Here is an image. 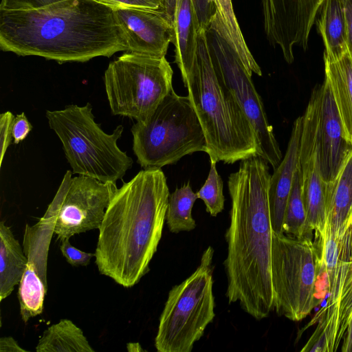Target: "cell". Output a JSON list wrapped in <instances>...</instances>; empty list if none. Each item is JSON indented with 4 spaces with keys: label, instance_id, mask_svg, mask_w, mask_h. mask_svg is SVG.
<instances>
[{
    "label": "cell",
    "instance_id": "1",
    "mask_svg": "<svg viewBox=\"0 0 352 352\" xmlns=\"http://www.w3.org/2000/svg\"><path fill=\"white\" fill-rule=\"evenodd\" d=\"M269 164L254 156L241 161L230 175V226L224 261L229 303L256 320L274 310L271 257L273 229L268 201Z\"/></svg>",
    "mask_w": 352,
    "mask_h": 352
},
{
    "label": "cell",
    "instance_id": "2",
    "mask_svg": "<svg viewBox=\"0 0 352 352\" xmlns=\"http://www.w3.org/2000/svg\"><path fill=\"white\" fill-rule=\"evenodd\" d=\"M0 48L59 63L127 51L113 10L92 0H63L29 10H0Z\"/></svg>",
    "mask_w": 352,
    "mask_h": 352
},
{
    "label": "cell",
    "instance_id": "3",
    "mask_svg": "<svg viewBox=\"0 0 352 352\" xmlns=\"http://www.w3.org/2000/svg\"><path fill=\"white\" fill-rule=\"evenodd\" d=\"M169 196L161 168L143 169L117 188L98 228L95 263L101 274L129 288L148 273Z\"/></svg>",
    "mask_w": 352,
    "mask_h": 352
},
{
    "label": "cell",
    "instance_id": "4",
    "mask_svg": "<svg viewBox=\"0 0 352 352\" xmlns=\"http://www.w3.org/2000/svg\"><path fill=\"white\" fill-rule=\"evenodd\" d=\"M182 80L202 126L210 160L230 164L260 156V143L252 124L217 78L205 30L199 34L194 67Z\"/></svg>",
    "mask_w": 352,
    "mask_h": 352
},
{
    "label": "cell",
    "instance_id": "5",
    "mask_svg": "<svg viewBox=\"0 0 352 352\" xmlns=\"http://www.w3.org/2000/svg\"><path fill=\"white\" fill-rule=\"evenodd\" d=\"M49 126L60 140L72 173L116 184L133 165V160L118 146L123 133L118 125L111 134L95 122L92 106L69 104L46 111Z\"/></svg>",
    "mask_w": 352,
    "mask_h": 352
},
{
    "label": "cell",
    "instance_id": "6",
    "mask_svg": "<svg viewBox=\"0 0 352 352\" xmlns=\"http://www.w3.org/2000/svg\"><path fill=\"white\" fill-rule=\"evenodd\" d=\"M131 131L133 150L143 169L161 168L187 155L207 153L204 133L188 96H179L173 89Z\"/></svg>",
    "mask_w": 352,
    "mask_h": 352
},
{
    "label": "cell",
    "instance_id": "7",
    "mask_svg": "<svg viewBox=\"0 0 352 352\" xmlns=\"http://www.w3.org/2000/svg\"><path fill=\"white\" fill-rule=\"evenodd\" d=\"M213 254L214 250L209 246L196 270L170 290L155 338L158 352H190L212 322Z\"/></svg>",
    "mask_w": 352,
    "mask_h": 352
},
{
    "label": "cell",
    "instance_id": "8",
    "mask_svg": "<svg viewBox=\"0 0 352 352\" xmlns=\"http://www.w3.org/2000/svg\"><path fill=\"white\" fill-rule=\"evenodd\" d=\"M173 75L165 56L123 54L109 64L104 75L111 113L145 120L173 89Z\"/></svg>",
    "mask_w": 352,
    "mask_h": 352
},
{
    "label": "cell",
    "instance_id": "9",
    "mask_svg": "<svg viewBox=\"0 0 352 352\" xmlns=\"http://www.w3.org/2000/svg\"><path fill=\"white\" fill-rule=\"evenodd\" d=\"M320 271L317 247L307 236L296 239L273 232L271 257L274 310L300 321L316 307Z\"/></svg>",
    "mask_w": 352,
    "mask_h": 352
},
{
    "label": "cell",
    "instance_id": "10",
    "mask_svg": "<svg viewBox=\"0 0 352 352\" xmlns=\"http://www.w3.org/2000/svg\"><path fill=\"white\" fill-rule=\"evenodd\" d=\"M209 52L217 78L233 94L248 118L260 143V157L275 169L282 153L270 124L261 96L234 49L218 12L206 31Z\"/></svg>",
    "mask_w": 352,
    "mask_h": 352
},
{
    "label": "cell",
    "instance_id": "11",
    "mask_svg": "<svg viewBox=\"0 0 352 352\" xmlns=\"http://www.w3.org/2000/svg\"><path fill=\"white\" fill-rule=\"evenodd\" d=\"M72 174L67 170L47 211L54 216L53 232L60 241L98 229L117 189L116 184Z\"/></svg>",
    "mask_w": 352,
    "mask_h": 352
},
{
    "label": "cell",
    "instance_id": "12",
    "mask_svg": "<svg viewBox=\"0 0 352 352\" xmlns=\"http://www.w3.org/2000/svg\"><path fill=\"white\" fill-rule=\"evenodd\" d=\"M263 29L270 45L292 63L294 49L308 47L311 30L324 0H261Z\"/></svg>",
    "mask_w": 352,
    "mask_h": 352
},
{
    "label": "cell",
    "instance_id": "13",
    "mask_svg": "<svg viewBox=\"0 0 352 352\" xmlns=\"http://www.w3.org/2000/svg\"><path fill=\"white\" fill-rule=\"evenodd\" d=\"M303 116L299 167L302 192L310 233L315 231L321 238L326 223V185L321 174L317 145L318 93L313 90Z\"/></svg>",
    "mask_w": 352,
    "mask_h": 352
},
{
    "label": "cell",
    "instance_id": "14",
    "mask_svg": "<svg viewBox=\"0 0 352 352\" xmlns=\"http://www.w3.org/2000/svg\"><path fill=\"white\" fill-rule=\"evenodd\" d=\"M317 93L318 160L323 179L329 182L335 179L352 151V141L348 137L327 79L317 86Z\"/></svg>",
    "mask_w": 352,
    "mask_h": 352
},
{
    "label": "cell",
    "instance_id": "15",
    "mask_svg": "<svg viewBox=\"0 0 352 352\" xmlns=\"http://www.w3.org/2000/svg\"><path fill=\"white\" fill-rule=\"evenodd\" d=\"M125 37L127 52L156 57L166 54L172 41V22L161 10L113 9Z\"/></svg>",
    "mask_w": 352,
    "mask_h": 352
},
{
    "label": "cell",
    "instance_id": "16",
    "mask_svg": "<svg viewBox=\"0 0 352 352\" xmlns=\"http://www.w3.org/2000/svg\"><path fill=\"white\" fill-rule=\"evenodd\" d=\"M303 116L294 122L286 153L278 166L271 175L268 201L273 231L282 232L283 222L287 200L292 189L294 175L298 165Z\"/></svg>",
    "mask_w": 352,
    "mask_h": 352
},
{
    "label": "cell",
    "instance_id": "17",
    "mask_svg": "<svg viewBox=\"0 0 352 352\" xmlns=\"http://www.w3.org/2000/svg\"><path fill=\"white\" fill-rule=\"evenodd\" d=\"M326 183L325 230L340 239L352 228V151L335 179Z\"/></svg>",
    "mask_w": 352,
    "mask_h": 352
},
{
    "label": "cell",
    "instance_id": "18",
    "mask_svg": "<svg viewBox=\"0 0 352 352\" xmlns=\"http://www.w3.org/2000/svg\"><path fill=\"white\" fill-rule=\"evenodd\" d=\"M352 318V259L336 309L319 323L301 351H336Z\"/></svg>",
    "mask_w": 352,
    "mask_h": 352
},
{
    "label": "cell",
    "instance_id": "19",
    "mask_svg": "<svg viewBox=\"0 0 352 352\" xmlns=\"http://www.w3.org/2000/svg\"><path fill=\"white\" fill-rule=\"evenodd\" d=\"M172 27L175 63L184 80L195 63L201 30L191 0L177 1Z\"/></svg>",
    "mask_w": 352,
    "mask_h": 352
},
{
    "label": "cell",
    "instance_id": "20",
    "mask_svg": "<svg viewBox=\"0 0 352 352\" xmlns=\"http://www.w3.org/2000/svg\"><path fill=\"white\" fill-rule=\"evenodd\" d=\"M315 24L323 45V60L337 59L348 52L347 22L344 0H324Z\"/></svg>",
    "mask_w": 352,
    "mask_h": 352
},
{
    "label": "cell",
    "instance_id": "21",
    "mask_svg": "<svg viewBox=\"0 0 352 352\" xmlns=\"http://www.w3.org/2000/svg\"><path fill=\"white\" fill-rule=\"evenodd\" d=\"M328 81L349 138L352 141V58L348 52L334 60H324Z\"/></svg>",
    "mask_w": 352,
    "mask_h": 352
},
{
    "label": "cell",
    "instance_id": "22",
    "mask_svg": "<svg viewBox=\"0 0 352 352\" xmlns=\"http://www.w3.org/2000/svg\"><path fill=\"white\" fill-rule=\"evenodd\" d=\"M28 258L4 221L0 223V300L8 297L19 283Z\"/></svg>",
    "mask_w": 352,
    "mask_h": 352
},
{
    "label": "cell",
    "instance_id": "23",
    "mask_svg": "<svg viewBox=\"0 0 352 352\" xmlns=\"http://www.w3.org/2000/svg\"><path fill=\"white\" fill-rule=\"evenodd\" d=\"M37 352H94L81 329L69 319L47 328L36 346Z\"/></svg>",
    "mask_w": 352,
    "mask_h": 352
},
{
    "label": "cell",
    "instance_id": "24",
    "mask_svg": "<svg viewBox=\"0 0 352 352\" xmlns=\"http://www.w3.org/2000/svg\"><path fill=\"white\" fill-rule=\"evenodd\" d=\"M19 284L20 314L22 320L26 323L31 318L43 312L47 291L46 282L30 258H28L26 269Z\"/></svg>",
    "mask_w": 352,
    "mask_h": 352
},
{
    "label": "cell",
    "instance_id": "25",
    "mask_svg": "<svg viewBox=\"0 0 352 352\" xmlns=\"http://www.w3.org/2000/svg\"><path fill=\"white\" fill-rule=\"evenodd\" d=\"M197 199V192H193L190 183L177 188L170 194L166 221L170 232H188L196 228L192 209Z\"/></svg>",
    "mask_w": 352,
    "mask_h": 352
},
{
    "label": "cell",
    "instance_id": "26",
    "mask_svg": "<svg viewBox=\"0 0 352 352\" xmlns=\"http://www.w3.org/2000/svg\"><path fill=\"white\" fill-rule=\"evenodd\" d=\"M282 232L284 234L302 239L311 234L307 224V213L302 192L299 162L295 170L292 189L285 212Z\"/></svg>",
    "mask_w": 352,
    "mask_h": 352
},
{
    "label": "cell",
    "instance_id": "27",
    "mask_svg": "<svg viewBox=\"0 0 352 352\" xmlns=\"http://www.w3.org/2000/svg\"><path fill=\"white\" fill-rule=\"evenodd\" d=\"M217 12L228 31L232 45L250 75L261 76V67L253 57L243 36L231 0H214Z\"/></svg>",
    "mask_w": 352,
    "mask_h": 352
},
{
    "label": "cell",
    "instance_id": "28",
    "mask_svg": "<svg viewBox=\"0 0 352 352\" xmlns=\"http://www.w3.org/2000/svg\"><path fill=\"white\" fill-rule=\"evenodd\" d=\"M210 168L208 176L202 187L197 192L198 199H201L206 210L212 217H216L224 208L223 182L219 175L216 164L217 162L210 160Z\"/></svg>",
    "mask_w": 352,
    "mask_h": 352
},
{
    "label": "cell",
    "instance_id": "29",
    "mask_svg": "<svg viewBox=\"0 0 352 352\" xmlns=\"http://www.w3.org/2000/svg\"><path fill=\"white\" fill-rule=\"evenodd\" d=\"M60 241V250L67 262L72 266H87L91 258L95 257V253L85 252L73 246L69 243V239Z\"/></svg>",
    "mask_w": 352,
    "mask_h": 352
},
{
    "label": "cell",
    "instance_id": "30",
    "mask_svg": "<svg viewBox=\"0 0 352 352\" xmlns=\"http://www.w3.org/2000/svg\"><path fill=\"white\" fill-rule=\"evenodd\" d=\"M201 30L207 31L217 13L214 0H191Z\"/></svg>",
    "mask_w": 352,
    "mask_h": 352
},
{
    "label": "cell",
    "instance_id": "31",
    "mask_svg": "<svg viewBox=\"0 0 352 352\" xmlns=\"http://www.w3.org/2000/svg\"><path fill=\"white\" fill-rule=\"evenodd\" d=\"M10 111L0 114V167H1L7 149L13 139L12 126L14 119Z\"/></svg>",
    "mask_w": 352,
    "mask_h": 352
},
{
    "label": "cell",
    "instance_id": "32",
    "mask_svg": "<svg viewBox=\"0 0 352 352\" xmlns=\"http://www.w3.org/2000/svg\"><path fill=\"white\" fill-rule=\"evenodd\" d=\"M63 0H1L0 10H29L39 9Z\"/></svg>",
    "mask_w": 352,
    "mask_h": 352
},
{
    "label": "cell",
    "instance_id": "33",
    "mask_svg": "<svg viewBox=\"0 0 352 352\" xmlns=\"http://www.w3.org/2000/svg\"><path fill=\"white\" fill-rule=\"evenodd\" d=\"M112 9L117 8H137L152 10L161 9L160 0H92Z\"/></svg>",
    "mask_w": 352,
    "mask_h": 352
},
{
    "label": "cell",
    "instance_id": "34",
    "mask_svg": "<svg viewBox=\"0 0 352 352\" xmlns=\"http://www.w3.org/2000/svg\"><path fill=\"white\" fill-rule=\"evenodd\" d=\"M32 129V125L23 112L16 115L14 119L12 126L14 143L18 144L24 140Z\"/></svg>",
    "mask_w": 352,
    "mask_h": 352
},
{
    "label": "cell",
    "instance_id": "35",
    "mask_svg": "<svg viewBox=\"0 0 352 352\" xmlns=\"http://www.w3.org/2000/svg\"><path fill=\"white\" fill-rule=\"evenodd\" d=\"M347 22L348 53L352 58V0H344Z\"/></svg>",
    "mask_w": 352,
    "mask_h": 352
},
{
    "label": "cell",
    "instance_id": "36",
    "mask_svg": "<svg viewBox=\"0 0 352 352\" xmlns=\"http://www.w3.org/2000/svg\"><path fill=\"white\" fill-rule=\"evenodd\" d=\"M0 351L8 352H27V351L21 348L17 342L12 337H1L0 338Z\"/></svg>",
    "mask_w": 352,
    "mask_h": 352
},
{
    "label": "cell",
    "instance_id": "37",
    "mask_svg": "<svg viewBox=\"0 0 352 352\" xmlns=\"http://www.w3.org/2000/svg\"><path fill=\"white\" fill-rule=\"evenodd\" d=\"M341 351L342 352H352V318L346 327Z\"/></svg>",
    "mask_w": 352,
    "mask_h": 352
},
{
    "label": "cell",
    "instance_id": "38",
    "mask_svg": "<svg viewBox=\"0 0 352 352\" xmlns=\"http://www.w3.org/2000/svg\"><path fill=\"white\" fill-rule=\"evenodd\" d=\"M162 3L161 10L165 13L169 20L172 22L175 5L177 0H160Z\"/></svg>",
    "mask_w": 352,
    "mask_h": 352
},
{
    "label": "cell",
    "instance_id": "39",
    "mask_svg": "<svg viewBox=\"0 0 352 352\" xmlns=\"http://www.w3.org/2000/svg\"><path fill=\"white\" fill-rule=\"evenodd\" d=\"M127 350L129 351H143L144 349L141 347L140 344L138 342H131L127 344Z\"/></svg>",
    "mask_w": 352,
    "mask_h": 352
}]
</instances>
